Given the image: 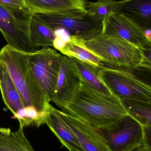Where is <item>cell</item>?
<instances>
[{"mask_svg":"<svg viewBox=\"0 0 151 151\" xmlns=\"http://www.w3.org/2000/svg\"><path fill=\"white\" fill-rule=\"evenodd\" d=\"M61 111L50 105L45 124L69 151H85L78 137L64 120Z\"/></svg>","mask_w":151,"mask_h":151,"instance_id":"4fadbf2b","label":"cell"},{"mask_svg":"<svg viewBox=\"0 0 151 151\" xmlns=\"http://www.w3.org/2000/svg\"><path fill=\"white\" fill-rule=\"evenodd\" d=\"M31 14L60 13L74 10L86 12L87 0H24Z\"/></svg>","mask_w":151,"mask_h":151,"instance_id":"5bb4252c","label":"cell"},{"mask_svg":"<svg viewBox=\"0 0 151 151\" xmlns=\"http://www.w3.org/2000/svg\"><path fill=\"white\" fill-rule=\"evenodd\" d=\"M48 112L40 113L32 106H27L20 110L13 118L19 122L20 127H39L45 124Z\"/></svg>","mask_w":151,"mask_h":151,"instance_id":"44dd1931","label":"cell"},{"mask_svg":"<svg viewBox=\"0 0 151 151\" xmlns=\"http://www.w3.org/2000/svg\"><path fill=\"white\" fill-rule=\"evenodd\" d=\"M99 77L112 94L121 100L131 99L151 104V87L133 72L105 67Z\"/></svg>","mask_w":151,"mask_h":151,"instance_id":"5b68a950","label":"cell"},{"mask_svg":"<svg viewBox=\"0 0 151 151\" xmlns=\"http://www.w3.org/2000/svg\"><path fill=\"white\" fill-rule=\"evenodd\" d=\"M102 33L110 37L121 38L143 50L151 47V40L144 31L129 19L116 12L111 11L103 23Z\"/></svg>","mask_w":151,"mask_h":151,"instance_id":"9c48e42d","label":"cell"},{"mask_svg":"<svg viewBox=\"0 0 151 151\" xmlns=\"http://www.w3.org/2000/svg\"><path fill=\"white\" fill-rule=\"evenodd\" d=\"M112 12L129 19L142 29L144 33L151 29V0L116 1Z\"/></svg>","mask_w":151,"mask_h":151,"instance_id":"7c38bea8","label":"cell"},{"mask_svg":"<svg viewBox=\"0 0 151 151\" xmlns=\"http://www.w3.org/2000/svg\"><path fill=\"white\" fill-rule=\"evenodd\" d=\"M31 72L50 101L56 91L62 54L46 47L32 53H27Z\"/></svg>","mask_w":151,"mask_h":151,"instance_id":"8992f818","label":"cell"},{"mask_svg":"<svg viewBox=\"0 0 151 151\" xmlns=\"http://www.w3.org/2000/svg\"><path fill=\"white\" fill-rule=\"evenodd\" d=\"M86 45L106 67L132 72L142 68L151 70V61L146 58L144 50L124 39L101 33L86 42Z\"/></svg>","mask_w":151,"mask_h":151,"instance_id":"3957f363","label":"cell"},{"mask_svg":"<svg viewBox=\"0 0 151 151\" xmlns=\"http://www.w3.org/2000/svg\"><path fill=\"white\" fill-rule=\"evenodd\" d=\"M34 15L55 32L64 29L70 36L79 37L86 42L95 38L103 31V24L81 10L60 13H35Z\"/></svg>","mask_w":151,"mask_h":151,"instance_id":"277c9868","label":"cell"},{"mask_svg":"<svg viewBox=\"0 0 151 151\" xmlns=\"http://www.w3.org/2000/svg\"><path fill=\"white\" fill-rule=\"evenodd\" d=\"M128 114L144 128H151V104L131 99L121 100Z\"/></svg>","mask_w":151,"mask_h":151,"instance_id":"d6986e66","label":"cell"},{"mask_svg":"<svg viewBox=\"0 0 151 151\" xmlns=\"http://www.w3.org/2000/svg\"><path fill=\"white\" fill-rule=\"evenodd\" d=\"M0 5L13 11L30 13L24 0H0Z\"/></svg>","mask_w":151,"mask_h":151,"instance_id":"603a6c76","label":"cell"},{"mask_svg":"<svg viewBox=\"0 0 151 151\" xmlns=\"http://www.w3.org/2000/svg\"><path fill=\"white\" fill-rule=\"evenodd\" d=\"M61 109L97 129L109 127L128 114L120 99L98 91L84 79L72 99Z\"/></svg>","mask_w":151,"mask_h":151,"instance_id":"6da1fadb","label":"cell"},{"mask_svg":"<svg viewBox=\"0 0 151 151\" xmlns=\"http://www.w3.org/2000/svg\"><path fill=\"white\" fill-rule=\"evenodd\" d=\"M98 129L112 151H131L142 144L145 138L144 128L128 114Z\"/></svg>","mask_w":151,"mask_h":151,"instance_id":"52a82bcc","label":"cell"},{"mask_svg":"<svg viewBox=\"0 0 151 151\" xmlns=\"http://www.w3.org/2000/svg\"><path fill=\"white\" fill-rule=\"evenodd\" d=\"M33 14L10 10L0 5V31L8 45L26 53L36 51L29 37Z\"/></svg>","mask_w":151,"mask_h":151,"instance_id":"ba28073f","label":"cell"},{"mask_svg":"<svg viewBox=\"0 0 151 151\" xmlns=\"http://www.w3.org/2000/svg\"><path fill=\"white\" fill-rule=\"evenodd\" d=\"M131 151H151V140L144 138L142 144Z\"/></svg>","mask_w":151,"mask_h":151,"instance_id":"cb8c5ba5","label":"cell"},{"mask_svg":"<svg viewBox=\"0 0 151 151\" xmlns=\"http://www.w3.org/2000/svg\"><path fill=\"white\" fill-rule=\"evenodd\" d=\"M83 80L73 59L62 55L56 91L52 101L62 109L72 99Z\"/></svg>","mask_w":151,"mask_h":151,"instance_id":"30bf717a","label":"cell"},{"mask_svg":"<svg viewBox=\"0 0 151 151\" xmlns=\"http://www.w3.org/2000/svg\"><path fill=\"white\" fill-rule=\"evenodd\" d=\"M115 0H98L95 2H88L87 13L93 19L103 24L115 4Z\"/></svg>","mask_w":151,"mask_h":151,"instance_id":"7402d4cb","label":"cell"},{"mask_svg":"<svg viewBox=\"0 0 151 151\" xmlns=\"http://www.w3.org/2000/svg\"><path fill=\"white\" fill-rule=\"evenodd\" d=\"M58 50L63 55L77 58L100 68L105 67L103 60L90 50L81 38L70 36Z\"/></svg>","mask_w":151,"mask_h":151,"instance_id":"9a60e30c","label":"cell"},{"mask_svg":"<svg viewBox=\"0 0 151 151\" xmlns=\"http://www.w3.org/2000/svg\"><path fill=\"white\" fill-rule=\"evenodd\" d=\"M56 32L33 15L29 25V37L34 47H53Z\"/></svg>","mask_w":151,"mask_h":151,"instance_id":"ac0fdd59","label":"cell"},{"mask_svg":"<svg viewBox=\"0 0 151 151\" xmlns=\"http://www.w3.org/2000/svg\"><path fill=\"white\" fill-rule=\"evenodd\" d=\"M0 59L6 64L24 106L47 112L50 101L30 70L27 53L7 44L0 50Z\"/></svg>","mask_w":151,"mask_h":151,"instance_id":"7a4b0ae2","label":"cell"},{"mask_svg":"<svg viewBox=\"0 0 151 151\" xmlns=\"http://www.w3.org/2000/svg\"><path fill=\"white\" fill-rule=\"evenodd\" d=\"M0 151H35L19 127L12 132L9 128L0 127Z\"/></svg>","mask_w":151,"mask_h":151,"instance_id":"e0dca14e","label":"cell"},{"mask_svg":"<svg viewBox=\"0 0 151 151\" xmlns=\"http://www.w3.org/2000/svg\"><path fill=\"white\" fill-rule=\"evenodd\" d=\"M72 58L76 63L82 78L102 93L108 95L112 94L99 77V70L102 68L81 61L77 58Z\"/></svg>","mask_w":151,"mask_h":151,"instance_id":"ffe728a7","label":"cell"},{"mask_svg":"<svg viewBox=\"0 0 151 151\" xmlns=\"http://www.w3.org/2000/svg\"><path fill=\"white\" fill-rule=\"evenodd\" d=\"M0 90L5 105L13 115L25 107L6 64L1 59Z\"/></svg>","mask_w":151,"mask_h":151,"instance_id":"2e32d148","label":"cell"},{"mask_svg":"<svg viewBox=\"0 0 151 151\" xmlns=\"http://www.w3.org/2000/svg\"><path fill=\"white\" fill-rule=\"evenodd\" d=\"M61 113L85 151H112L98 129L62 111Z\"/></svg>","mask_w":151,"mask_h":151,"instance_id":"8fae6325","label":"cell"}]
</instances>
